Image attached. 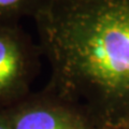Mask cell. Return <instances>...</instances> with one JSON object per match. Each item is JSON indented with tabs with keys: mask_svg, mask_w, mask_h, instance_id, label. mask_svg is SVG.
I'll return each instance as SVG.
<instances>
[{
	"mask_svg": "<svg viewBox=\"0 0 129 129\" xmlns=\"http://www.w3.org/2000/svg\"><path fill=\"white\" fill-rule=\"evenodd\" d=\"M34 19L44 88L101 129L129 117V0H50Z\"/></svg>",
	"mask_w": 129,
	"mask_h": 129,
	"instance_id": "6da1fadb",
	"label": "cell"
},
{
	"mask_svg": "<svg viewBox=\"0 0 129 129\" xmlns=\"http://www.w3.org/2000/svg\"><path fill=\"white\" fill-rule=\"evenodd\" d=\"M12 129H101L79 106L43 88L6 110Z\"/></svg>",
	"mask_w": 129,
	"mask_h": 129,
	"instance_id": "3957f363",
	"label": "cell"
},
{
	"mask_svg": "<svg viewBox=\"0 0 129 129\" xmlns=\"http://www.w3.org/2000/svg\"><path fill=\"white\" fill-rule=\"evenodd\" d=\"M50 0H0V27L18 25L23 17L35 18Z\"/></svg>",
	"mask_w": 129,
	"mask_h": 129,
	"instance_id": "277c9868",
	"label": "cell"
},
{
	"mask_svg": "<svg viewBox=\"0 0 129 129\" xmlns=\"http://www.w3.org/2000/svg\"><path fill=\"white\" fill-rule=\"evenodd\" d=\"M0 129H12L6 110L0 111Z\"/></svg>",
	"mask_w": 129,
	"mask_h": 129,
	"instance_id": "8992f818",
	"label": "cell"
},
{
	"mask_svg": "<svg viewBox=\"0 0 129 129\" xmlns=\"http://www.w3.org/2000/svg\"><path fill=\"white\" fill-rule=\"evenodd\" d=\"M40 56L39 45L18 25L0 27V111L8 110L31 92Z\"/></svg>",
	"mask_w": 129,
	"mask_h": 129,
	"instance_id": "7a4b0ae2",
	"label": "cell"
},
{
	"mask_svg": "<svg viewBox=\"0 0 129 129\" xmlns=\"http://www.w3.org/2000/svg\"><path fill=\"white\" fill-rule=\"evenodd\" d=\"M104 129H129V117L120 119L118 122L106 127Z\"/></svg>",
	"mask_w": 129,
	"mask_h": 129,
	"instance_id": "5b68a950",
	"label": "cell"
}]
</instances>
